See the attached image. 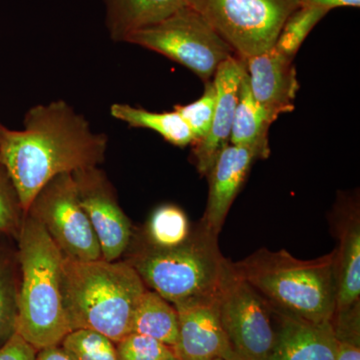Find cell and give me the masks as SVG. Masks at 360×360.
I'll return each mask as SVG.
<instances>
[{"label": "cell", "mask_w": 360, "mask_h": 360, "mask_svg": "<svg viewBox=\"0 0 360 360\" xmlns=\"http://www.w3.org/2000/svg\"><path fill=\"white\" fill-rule=\"evenodd\" d=\"M108 146V135L92 130L65 101L33 106L25 113L22 129L0 124V167L11 177L25 215L47 182L98 167Z\"/></svg>", "instance_id": "obj_1"}, {"label": "cell", "mask_w": 360, "mask_h": 360, "mask_svg": "<svg viewBox=\"0 0 360 360\" xmlns=\"http://www.w3.org/2000/svg\"><path fill=\"white\" fill-rule=\"evenodd\" d=\"M18 239L16 333L37 350L60 345L70 333L63 290L65 255L44 227L26 214Z\"/></svg>", "instance_id": "obj_2"}, {"label": "cell", "mask_w": 360, "mask_h": 360, "mask_svg": "<svg viewBox=\"0 0 360 360\" xmlns=\"http://www.w3.org/2000/svg\"><path fill=\"white\" fill-rule=\"evenodd\" d=\"M63 290L71 331L89 329L116 343L131 333L135 309L146 286L127 262L65 257Z\"/></svg>", "instance_id": "obj_3"}, {"label": "cell", "mask_w": 360, "mask_h": 360, "mask_svg": "<svg viewBox=\"0 0 360 360\" xmlns=\"http://www.w3.org/2000/svg\"><path fill=\"white\" fill-rule=\"evenodd\" d=\"M274 311L312 322L331 321L336 309L335 251L311 260L262 248L232 264Z\"/></svg>", "instance_id": "obj_4"}, {"label": "cell", "mask_w": 360, "mask_h": 360, "mask_svg": "<svg viewBox=\"0 0 360 360\" xmlns=\"http://www.w3.org/2000/svg\"><path fill=\"white\" fill-rule=\"evenodd\" d=\"M217 238L200 222L182 245L167 250L146 245L127 262L146 288L174 305L215 298L233 274L232 262L220 252Z\"/></svg>", "instance_id": "obj_5"}, {"label": "cell", "mask_w": 360, "mask_h": 360, "mask_svg": "<svg viewBox=\"0 0 360 360\" xmlns=\"http://www.w3.org/2000/svg\"><path fill=\"white\" fill-rule=\"evenodd\" d=\"M243 61L269 51L300 0H188Z\"/></svg>", "instance_id": "obj_6"}, {"label": "cell", "mask_w": 360, "mask_h": 360, "mask_svg": "<svg viewBox=\"0 0 360 360\" xmlns=\"http://www.w3.org/2000/svg\"><path fill=\"white\" fill-rule=\"evenodd\" d=\"M124 42L158 52L186 66L203 82L212 80L225 59L236 56L219 33L191 6L148 27L136 30Z\"/></svg>", "instance_id": "obj_7"}, {"label": "cell", "mask_w": 360, "mask_h": 360, "mask_svg": "<svg viewBox=\"0 0 360 360\" xmlns=\"http://www.w3.org/2000/svg\"><path fill=\"white\" fill-rule=\"evenodd\" d=\"M26 214L44 227L66 258L103 259L101 246L79 202L72 174L54 177L37 194Z\"/></svg>", "instance_id": "obj_8"}, {"label": "cell", "mask_w": 360, "mask_h": 360, "mask_svg": "<svg viewBox=\"0 0 360 360\" xmlns=\"http://www.w3.org/2000/svg\"><path fill=\"white\" fill-rule=\"evenodd\" d=\"M217 305L222 328L236 359L270 360L276 336L271 321L274 309L234 269L217 297Z\"/></svg>", "instance_id": "obj_9"}, {"label": "cell", "mask_w": 360, "mask_h": 360, "mask_svg": "<svg viewBox=\"0 0 360 360\" xmlns=\"http://www.w3.org/2000/svg\"><path fill=\"white\" fill-rule=\"evenodd\" d=\"M80 205L101 246L103 259L115 262L131 240V224L118 203L115 191L98 167L73 172Z\"/></svg>", "instance_id": "obj_10"}, {"label": "cell", "mask_w": 360, "mask_h": 360, "mask_svg": "<svg viewBox=\"0 0 360 360\" xmlns=\"http://www.w3.org/2000/svg\"><path fill=\"white\" fill-rule=\"evenodd\" d=\"M217 297L174 305L179 340L172 350L180 359L238 360L220 321Z\"/></svg>", "instance_id": "obj_11"}, {"label": "cell", "mask_w": 360, "mask_h": 360, "mask_svg": "<svg viewBox=\"0 0 360 360\" xmlns=\"http://www.w3.org/2000/svg\"><path fill=\"white\" fill-rule=\"evenodd\" d=\"M246 72L245 61L232 56L220 63L213 75L217 101L212 127L205 141L193 146L194 162L201 175H207L220 151L229 144L239 87Z\"/></svg>", "instance_id": "obj_12"}, {"label": "cell", "mask_w": 360, "mask_h": 360, "mask_svg": "<svg viewBox=\"0 0 360 360\" xmlns=\"http://www.w3.org/2000/svg\"><path fill=\"white\" fill-rule=\"evenodd\" d=\"M257 160H262L257 149L231 143L215 158L206 175L210 180V193L201 220L206 229L215 236H219L221 231L227 213Z\"/></svg>", "instance_id": "obj_13"}, {"label": "cell", "mask_w": 360, "mask_h": 360, "mask_svg": "<svg viewBox=\"0 0 360 360\" xmlns=\"http://www.w3.org/2000/svg\"><path fill=\"white\" fill-rule=\"evenodd\" d=\"M248 82L255 101L274 120L295 110L300 82L292 59L272 47L269 51L245 61Z\"/></svg>", "instance_id": "obj_14"}, {"label": "cell", "mask_w": 360, "mask_h": 360, "mask_svg": "<svg viewBox=\"0 0 360 360\" xmlns=\"http://www.w3.org/2000/svg\"><path fill=\"white\" fill-rule=\"evenodd\" d=\"M277 314L281 323L270 360H335L338 340L331 321L312 322Z\"/></svg>", "instance_id": "obj_15"}, {"label": "cell", "mask_w": 360, "mask_h": 360, "mask_svg": "<svg viewBox=\"0 0 360 360\" xmlns=\"http://www.w3.org/2000/svg\"><path fill=\"white\" fill-rule=\"evenodd\" d=\"M340 248L335 250L336 309L343 314L359 305L360 220L359 206H345L338 225ZM333 315V316H335Z\"/></svg>", "instance_id": "obj_16"}, {"label": "cell", "mask_w": 360, "mask_h": 360, "mask_svg": "<svg viewBox=\"0 0 360 360\" xmlns=\"http://www.w3.org/2000/svg\"><path fill=\"white\" fill-rule=\"evenodd\" d=\"M111 39L124 42L132 32L148 27L188 6V0H103Z\"/></svg>", "instance_id": "obj_17"}, {"label": "cell", "mask_w": 360, "mask_h": 360, "mask_svg": "<svg viewBox=\"0 0 360 360\" xmlns=\"http://www.w3.org/2000/svg\"><path fill=\"white\" fill-rule=\"evenodd\" d=\"M276 120L255 101L246 72L239 87L229 143L255 148L262 160H266L270 155L269 127Z\"/></svg>", "instance_id": "obj_18"}, {"label": "cell", "mask_w": 360, "mask_h": 360, "mask_svg": "<svg viewBox=\"0 0 360 360\" xmlns=\"http://www.w3.org/2000/svg\"><path fill=\"white\" fill-rule=\"evenodd\" d=\"M131 333L148 336L174 348L179 340L176 309L155 291L146 288L135 309Z\"/></svg>", "instance_id": "obj_19"}, {"label": "cell", "mask_w": 360, "mask_h": 360, "mask_svg": "<svg viewBox=\"0 0 360 360\" xmlns=\"http://www.w3.org/2000/svg\"><path fill=\"white\" fill-rule=\"evenodd\" d=\"M110 115L134 129L153 130L177 148L193 146V136L176 111L153 112L125 103H113Z\"/></svg>", "instance_id": "obj_20"}, {"label": "cell", "mask_w": 360, "mask_h": 360, "mask_svg": "<svg viewBox=\"0 0 360 360\" xmlns=\"http://www.w3.org/2000/svg\"><path fill=\"white\" fill-rule=\"evenodd\" d=\"M146 232V245L167 250L186 243L191 236V227L181 208L165 205L156 208L150 215Z\"/></svg>", "instance_id": "obj_21"}, {"label": "cell", "mask_w": 360, "mask_h": 360, "mask_svg": "<svg viewBox=\"0 0 360 360\" xmlns=\"http://www.w3.org/2000/svg\"><path fill=\"white\" fill-rule=\"evenodd\" d=\"M18 283L11 258L0 250V347L16 333Z\"/></svg>", "instance_id": "obj_22"}, {"label": "cell", "mask_w": 360, "mask_h": 360, "mask_svg": "<svg viewBox=\"0 0 360 360\" xmlns=\"http://www.w3.org/2000/svg\"><path fill=\"white\" fill-rule=\"evenodd\" d=\"M328 13L316 7L300 6L284 22L274 49L293 60L310 32Z\"/></svg>", "instance_id": "obj_23"}, {"label": "cell", "mask_w": 360, "mask_h": 360, "mask_svg": "<svg viewBox=\"0 0 360 360\" xmlns=\"http://www.w3.org/2000/svg\"><path fill=\"white\" fill-rule=\"evenodd\" d=\"M60 345L75 360H118L115 343L89 329L70 331Z\"/></svg>", "instance_id": "obj_24"}, {"label": "cell", "mask_w": 360, "mask_h": 360, "mask_svg": "<svg viewBox=\"0 0 360 360\" xmlns=\"http://www.w3.org/2000/svg\"><path fill=\"white\" fill-rule=\"evenodd\" d=\"M215 101L217 91L212 79L205 82V92L198 101L186 105L179 104L174 106V110L181 116L193 134V146L205 141L210 134L214 115Z\"/></svg>", "instance_id": "obj_25"}, {"label": "cell", "mask_w": 360, "mask_h": 360, "mask_svg": "<svg viewBox=\"0 0 360 360\" xmlns=\"http://www.w3.org/2000/svg\"><path fill=\"white\" fill-rule=\"evenodd\" d=\"M25 213L6 169L0 167V234L18 238Z\"/></svg>", "instance_id": "obj_26"}, {"label": "cell", "mask_w": 360, "mask_h": 360, "mask_svg": "<svg viewBox=\"0 0 360 360\" xmlns=\"http://www.w3.org/2000/svg\"><path fill=\"white\" fill-rule=\"evenodd\" d=\"M118 360H165L172 348L148 336L131 333L115 343Z\"/></svg>", "instance_id": "obj_27"}, {"label": "cell", "mask_w": 360, "mask_h": 360, "mask_svg": "<svg viewBox=\"0 0 360 360\" xmlns=\"http://www.w3.org/2000/svg\"><path fill=\"white\" fill-rule=\"evenodd\" d=\"M39 350L15 333L0 347V360H35Z\"/></svg>", "instance_id": "obj_28"}, {"label": "cell", "mask_w": 360, "mask_h": 360, "mask_svg": "<svg viewBox=\"0 0 360 360\" xmlns=\"http://www.w3.org/2000/svg\"><path fill=\"white\" fill-rule=\"evenodd\" d=\"M302 6L316 7L329 11L338 7H359L360 0H300Z\"/></svg>", "instance_id": "obj_29"}, {"label": "cell", "mask_w": 360, "mask_h": 360, "mask_svg": "<svg viewBox=\"0 0 360 360\" xmlns=\"http://www.w3.org/2000/svg\"><path fill=\"white\" fill-rule=\"evenodd\" d=\"M35 360H75L60 345L42 348L37 354Z\"/></svg>", "instance_id": "obj_30"}, {"label": "cell", "mask_w": 360, "mask_h": 360, "mask_svg": "<svg viewBox=\"0 0 360 360\" xmlns=\"http://www.w3.org/2000/svg\"><path fill=\"white\" fill-rule=\"evenodd\" d=\"M335 360H360V345L338 341Z\"/></svg>", "instance_id": "obj_31"}, {"label": "cell", "mask_w": 360, "mask_h": 360, "mask_svg": "<svg viewBox=\"0 0 360 360\" xmlns=\"http://www.w3.org/2000/svg\"><path fill=\"white\" fill-rule=\"evenodd\" d=\"M165 360H181L179 359V357L176 356V354H174V350H172V352H170L169 354L167 355V359Z\"/></svg>", "instance_id": "obj_32"}, {"label": "cell", "mask_w": 360, "mask_h": 360, "mask_svg": "<svg viewBox=\"0 0 360 360\" xmlns=\"http://www.w3.org/2000/svg\"><path fill=\"white\" fill-rule=\"evenodd\" d=\"M217 360H224V359H217Z\"/></svg>", "instance_id": "obj_33"}, {"label": "cell", "mask_w": 360, "mask_h": 360, "mask_svg": "<svg viewBox=\"0 0 360 360\" xmlns=\"http://www.w3.org/2000/svg\"><path fill=\"white\" fill-rule=\"evenodd\" d=\"M0 124H1V123H0Z\"/></svg>", "instance_id": "obj_34"}]
</instances>
